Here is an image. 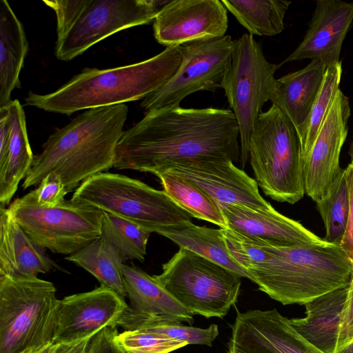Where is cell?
Segmentation results:
<instances>
[{"label":"cell","mask_w":353,"mask_h":353,"mask_svg":"<svg viewBox=\"0 0 353 353\" xmlns=\"http://www.w3.org/2000/svg\"><path fill=\"white\" fill-rule=\"evenodd\" d=\"M41 348H39V349H30V350H27L23 351L21 352H19V353H37Z\"/></svg>","instance_id":"ee69618b"},{"label":"cell","mask_w":353,"mask_h":353,"mask_svg":"<svg viewBox=\"0 0 353 353\" xmlns=\"http://www.w3.org/2000/svg\"><path fill=\"white\" fill-rule=\"evenodd\" d=\"M304 305L305 316L290 323L310 344L324 353H337L353 340V274L349 284Z\"/></svg>","instance_id":"5bb4252c"},{"label":"cell","mask_w":353,"mask_h":353,"mask_svg":"<svg viewBox=\"0 0 353 353\" xmlns=\"http://www.w3.org/2000/svg\"><path fill=\"white\" fill-rule=\"evenodd\" d=\"M228 10L220 0H170L153 21L154 36L161 45L225 36Z\"/></svg>","instance_id":"2e32d148"},{"label":"cell","mask_w":353,"mask_h":353,"mask_svg":"<svg viewBox=\"0 0 353 353\" xmlns=\"http://www.w3.org/2000/svg\"><path fill=\"white\" fill-rule=\"evenodd\" d=\"M28 50L24 29L6 0L0 1V108L7 106Z\"/></svg>","instance_id":"d4e9b609"},{"label":"cell","mask_w":353,"mask_h":353,"mask_svg":"<svg viewBox=\"0 0 353 353\" xmlns=\"http://www.w3.org/2000/svg\"><path fill=\"white\" fill-rule=\"evenodd\" d=\"M228 353H324L305 340L276 309L253 310L234 327Z\"/></svg>","instance_id":"ac0fdd59"},{"label":"cell","mask_w":353,"mask_h":353,"mask_svg":"<svg viewBox=\"0 0 353 353\" xmlns=\"http://www.w3.org/2000/svg\"><path fill=\"white\" fill-rule=\"evenodd\" d=\"M316 203L325 229L323 239L340 245L345 232L350 210L345 168H342L327 194Z\"/></svg>","instance_id":"4dcf8cb0"},{"label":"cell","mask_w":353,"mask_h":353,"mask_svg":"<svg viewBox=\"0 0 353 353\" xmlns=\"http://www.w3.org/2000/svg\"><path fill=\"white\" fill-rule=\"evenodd\" d=\"M128 307L124 299L102 285L89 292L65 296L59 301L52 343H70L92 338L103 328L117 325Z\"/></svg>","instance_id":"e0dca14e"},{"label":"cell","mask_w":353,"mask_h":353,"mask_svg":"<svg viewBox=\"0 0 353 353\" xmlns=\"http://www.w3.org/2000/svg\"><path fill=\"white\" fill-rule=\"evenodd\" d=\"M281 65L266 59L253 35L245 33L236 40L219 88L224 90L238 122L242 168L248 159L252 130L263 105L272 98L276 81L274 73Z\"/></svg>","instance_id":"9c48e42d"},{"label":"cell","mask_w":353,"mask_h":353,"mask_svg":"<svg viewBox=\"0 0 353 353\" xmlns=\"http://www.w3.org/2000/svg\"><path fill=\"white\" fill-rule=\"evenodd\" d=\"M346 180L350 198V210L347 224L340 247L353 265V162L345 168Z\"/></svg>","instance_id":"74e56055"},{"label":"cell","mask_w":353,"mask_h":353,"mask_svg":"<svg viewBox=\"0 0 353 353\" xmlns=\"http://www.w3.org/2000/svg\"><path fill=\"white\" fill-rule=\"evenodd\" d=\"M36 203L40 207L53 208L64 201L68 193L60 176L50 172L32 190Z\"/></svg>","instance_id":"d590c367"},{"label":"cell","mask_w":353,"mask_h":353,"mask_svg":"<svg viewBox=\"0 0 353 353\" xmlns=\"http://www.w3.org/2000/svg\"><path fill=\"white\" fill-rule=\"evenodd\" d=\"M117 340L127 353H170L188 345L144 330H125L117 334Z\"/></svg>","instance_id":"836d02e7"},{"label":"cell","mask_w":353,"mask_h":353,"mask_svg":"<svg viewBox=\"0 0 353 353\" xmlns=\"http://www.w3.org/2000/svg\"><path fill=\"white\" fill-rule=\"evenodd\" d=\"M57 290L38 277L0 276V353L52 343L59 305Z\"/></svg>","instance_id":"52a82bcc"},{"label":"cell","mask_w":353,"mask_h":353,"mask_svg":"<svg viewBox=\"0 0 353 353\" xmlns=\"http://www.w3.org/2000/svg\"><path fill=\"white\" fill-rule=\"evenodd\" d=\"M353 21V2L319 0L308 29L298 47L281 63L304 59L326 68L339 63L343 42Z\"/></svg>","instance_id":"d6986e66"},{"label":"cell","mask_w":353,"mask_h":353,"mask_svg":"<svg viewBox=\"0 0 353 353\" xmlns=\"http://www.w3.org/2000/svg\"><path fill=\"white\" fill-rule=\"evenodd\" d=\"M348 154L350 157L351 161L353 162V137H352V140L351 141V143L350 145Z\"/></svg>","instance_id":"7bdbcfd3"},{"label":"cell","mask_w":353,"mask_h":353,"mask_svg":"<svg viewBox=\"0 0 353 353\" xmlns=\"http://www.w3.org/2000/svg\"><path fill=\"white\" fill-rule=\"evenodd\" d=\"M235 43L236 40L225 35L181 45L182 62L178 71L163 86L145 97L141 108L147 112L179 107L190 94L219 88Z\"/></svg>","instance_id":"8fae6325"},{"label":"cell","mask_w":353,"mask_h":353,"mask_svg":"<svg viewBox=\"0 0 353 353\" xmlns=\"http://www.w3.org/2000/svg\"><path fill=\"white\" fill-rule=\"evenodd\" d=\"M56 343H50L43 346L37 353H51L54 350Z\"/></svg>","instance_id":"60d3db41"},{"label":"cell","mask_w":353,"mask_h":353,"mask_svg":"<svg viewBox=\"0 0 353 353\" xmlns=\"http://www.w3.org/2000/svg\"><path fill=\"white\" fill-rule=\"evenodd\" d=\"M8 209L36 244L53 253L70 255L101 235L103 212L71 199L43 208L30 191L14 199Z\"/></svg>","instance_id":"30bf717a"},{"label":"cell","mask_w":353,"mask_h":353,"mask_svg":"<svg viewBox=\"0 0 353 353\" xmlns=\"http://www.w3.org/2000/svg\"><path fill=\"white\" fill-rule=\"evenodd\" d=\"M91 338L70 343H56L51 353H86Z\"/></svg>","instance_id":"ab89813d"},{"label":"cell","mask_w":353,"mask_h":353,"mask_svg":"<svg viewBox=\"0 0 353 353\" xmlns=\"http://www.w3.org/2000/svg\"><path fill=\"white\" fill-rule=\"evenodd\" d=\"M342 72L341 61L326 68L310 116L305 143L301 151L302 159L310 150L335 95L340 89Z\"/></svg>","instance_id":"d6a6232c"},{"label":"cell","mask_w":353,"mask_h":353,"mask_svg":"<svg viewBox=\"0 0 353 353\" xmlns=\"http://www.w3.org/2000/svg\"><path fill=\"white\" fill-rule=\"evenodd\" d=\"M337 353H353V340Z\"/></svg>","instance_id":"b9f144b4"},{"label":"cell","mask_w":353,"mask_h":353,"mask_svg":"<svg viewBox=\"0 0 353 353\" xmlns=\"http://www.w3.org/2000/svg\"><path fill=\"white\" fill-rule=\"evenodd\" d=\"M325 65L312 60L305 68L276 79L270 99L293 124L301 146L305 145L311 111L318 95Z\"/></svg>","instance_id":"44dd1931"},{"label":"cell","mask_w":353,"mask_h":353,"mask_svg":"<svg viewBox=\"0 0 353 353\" xmlns=\"http://www.w3.org/2000/svg\"><path fill=\"white\" fill-rule=\"evenodd\" d=\"M6 107L10 115V130L6 154L0 161L1 207L10 203L20 181L30 172L34 158L29 143L26 116L21 104L15 99Z\"/></svg>","instance_id":"cb8c5ba5"},{"label":"cell","mask_w":353,"mask_h":353,"mask_svg":"<svg viewBox=\"0 0 353 353\" xmlns=\"http://www.w3.org/2000/svg\"><path fill=\"white\" fill-rule=\"evenodd\" d=\"M163 190L192 217L228 229L219 203L200 188L176 174L161 171L155 174Z\"/></svg>","instance_id":"f546056e"},{"label":"cell","mask_w":353,"mask_h":353,"mask_svg":"<svg viewBox=\"0 0 353 353\" xmlns=\"http://www.w3.org/2000/svg\"><path fill=\"white\" fill-rule=\"evenodd\" d=\"M117 327H106L93 336L86 353H127L117 340Z\"/></svg>","instance_id":"8d00e7d4"},{"label":"cell","mask_w":353,"mask_h":353,"mask_svg":"<svg viewBox=\"0 0 353 353\" xmlns=\"http://www.w3.org/2000/svg\"><path fill=\"white\" fill-rule=\"evenodd\" d=\"M59 268L15 221L9 210L0 208V276L38 277Z\"/></svg>","instance_id":"7402d4cb"},{"label":"cell","mask_w":353,"mask_h":353,"mask_svg":"<svg viewBox=\"0 0 353 353\" xmlns=\"http://www.w3.org/2000/svg\"><path fill=\"white\" fill-rule=\"evenodd\" d=\"M170 0H90L61 38L55 56L68 61L92 46L120 30L154 21Z\"/></svg>","instance_id":"7c38bea8"},{"label":"cell","mask_w":353,"mask_h":353,"mask_svg":"<svg viewBox=\"0 0 353 353\" xmlns=\"http://www.w3.org/2000/svg\"><path fill=\"white\" fill-rule=\"evenodd\" d=\"M159 234L179 248L189 250L250 279L247 272L230 255L221 229L199 226L191 221L172 226Z\"/></svg>","instance_id":"484cf974"},{"label":"cell","mask_w":353,"mask_h":353,"mask_svg":"<svg viewBox=\"0 0 353 353\" xmlns=\"http://www.w3.org/2000/svg\"><path fill=\"white\" fill-rule=\"evenodd\" d=\"M165 170L191 181L219 204L273 208L261 195L255 179L230 160L201 159L174 163Z\"/></svg>","instance_id":"9a60e30c"},{"label":"cell","mask_w":353,"mask_h":353,"mask_svg":"<svg viewBox=\"0 0 353 353\" xmlns=\"http://www.w3.org/2000/svg\"><path fill=\"white\" fill-rule=\"evenodd\" d=\"M221 231L230 255L250 280L283 305H304L351 281L353 265L339 245H274Z\"/></svg>","instance_id":"7a4b0ae2"},{"label":"cell","mask_w":353,"mask_h":353,"mask_svg":"<svg viewBox=\"0 0 353 353\" xmlns=\"http://www.w3.org/2000/svg\"><path fill=\"white\" fill-rule=\"evenodd\" d=\"M150 234L130 221L103 212L101 236L117 249L124 262L144 261Z\"/></svg>","instance_id":"1f68e13d"},{"label":"cell","mask_w":353,"mask_h":353,"mask_svg":"<svg viewBox=\"0 0 353 353\" xmlns=\"http://www.w3.org/2000/svg\"><path fill=\"white\" fill-rule=\"evenodd\" d=\"M153 276L184 307L206 318L225 316L241 285L236 272L182 248Z\"/></svg>","instance_id":"ba28073f"},{"label":"cell","mask_w":353,"mask_h":353,"mask_svg":"<svg viewBox=\"0 0 353 353\" xmlns=\"http://www.w3.org/2000/svg\"><path fill=\"white\" fill-rule=\"evenodd\" d=\"M10 130V115L7 107L0 108V161L8 149Z\"/></svg>","instance_id":"f35d334b"},{"label":"cell","mask_w":353,"mask_h":353,"mask_svg":"<svg viewBox=\"0 0 353 353\" xmlns=\"http://www.w3.org/2000/svg\"><path fill=\"white\" fill-rule=\"evenodd\" d=\"M65 259L88 271L101 285L124 299L127 296L123 276L124 261L117 249L103 236Z\"/></svg>","instance_id":"4316f807"},{"label":"cell","mask_w":353,"mask_h":353,"mask_svg":"<svg viewBox=\"0 0 353 353\" xmlns=\"http://www.w3.org/2000/svg\"><path fill=\"white\" fill-rule=\"evenodd\" d=\"M350 116L349 99L339 89L310 150L302 159L305 192L316 203L327 194L342 170L339 157Z\"/></svg>","instance_id":"4fadbf2b"},{"label":"cell","mask_w":353,"mask_h":353,"mask_svg":"<svg viewBox=\"0 0 353 353\" xmlns=\"http://www.w3.org/2000/svg\"><path fill=\"white\" fill-rule=\"evenodd\" d=\"M123 276L132 309L148 315L193 323L194 314L179 303L153 276L131 263L124 264Z\"/></svg>","instance_id":"603a6c76"},{"label":"cell","mask_w":353,"mask_h":353,"mask_svg":"<svg viewBox=\"0 0 353 353\" xmlns=\"http://www.w3.org/2000/svg\"><path fill=\"white\" fill-rule=\"evenodd\" d=\"M125 103L86 110L52 134L34 156L23 189L39 185L50 172L59 174L68 192L114 167L124 131Z\"/></svg>","instance_id":"3957f363"},{"label":"cell","mask_w":353,"mask_h":353,"mask_svg":"<svg viewBox=\"0 0 353 353\" xmlns=\"http://www.w3.org/2000/svg\"><path fill=\"white\" fill-rule=\"evenodd\" d=\"M125 330H144L165 335L171 339L188 344L212 346L219 335L216 324H211L208 328H199L182 325L163 316L148 315L140 313L131 307L125 310L117 323Z\"/></svg>","instance_id":"f1b7e54d"},{"label":"cell","mask_w":353,"mask_h":353,"mask_svg":"<svg viewBox=\"0 0 353 353\" xmlns=\"http://www.w3.org/2000/svg\"><path fill=\"white\" fill-rule=\"evenodd\" d=\"M227 10L250 34L272 37L284 29L292 1L287 0H221Z\"/></svg>","instance_id":"83f0119b"},{"label":"cell","mask_w":353,"mask_h":353,"mask_svg":"<svg viewBox=\"0 0 353 353\" xmlns=\"http://www.w3.org/2000/svg\"><path fill=\"white\" fill-rule=\"evenodd\" d=\"M239 128L233 112L176 107L147 112L124 131L114 168L151 172L201 159L240 161Z\"/></svg>","instance_id":"6da1fadb"},{"label":"cell","mask_w":353,"mask_h":353,"mask_svg":"<svg viewBox=\"0 0 353 353\" xmlns=\"http://www.w3.org/2000/svg\"><path fill=\"white\" fill-rule=\"evenodd\" d=\"M182 62L180 46L139 63L110 69L85 68L53 92H30L26 104L70 115L79 110L144 99L163 86Z\"/></svg>","instance_id":"277c9868"},{"label":"cell","mask_w":353,"mask_h":353,"mask_svg":"<svg viewBox=\"0 0 353 353\" xmlns=\"http://www.w3.org/2000/svg\"><path fill=\"white\" fill-rule=\"evenodd\" d=\"M248 159L263 193L294 204L305 194L301 146L290 119L274 104L262 112L252 130Z\"/></svg>","instance_id":"5b68a950"},{"label":"cell","mask_w":353,"mask_h":353,"mask_svg":"<svg viewBox=\"0 0 353 353\" xmlns=\"http://www.w3.org/2000/svg\"><path fill=\"white\" fill-rule=\"evenodd\" d=\"M228 229L248 238L274 245H326L299 222L277 212L248 207L219 204Z\"/></svg>","instance_id":"ffe728a7"},{"label":"cell","mask_w":353,"mask_h":353,"mask_svg":"<svg viewBox=\"0 0 353 353\" xmlns=\"http://www.w3.org/2000/svg\"><path fill=\"white\" fill-rule=\"evenodd\" d=\"M43 2L56 14L58 39L73 26L90 0H43Z\"/></svg>","instance_id":"e575fe53"},{"label":"cell","mask_w":353,"mask_h":353,"mask_svg":"<svg viewBox=\"0 0 353 353\" xmlns=\"http://www.w3.org/2000/svg\"><path fill=\"white\" fill-rule=\"evenodd\" d=\"M71 200L95 207L159 234L172 226L192 221V216L163 190L136 179L101 172L83 182Z\"/></svg>","instance_id":"8992f818"}]
</instances>
